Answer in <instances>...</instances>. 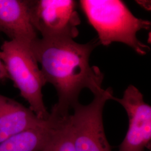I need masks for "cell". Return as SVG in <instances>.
<instances>
[{
	"instance_id": "7a4b0ae2",
	"label": "cell",
	"mask_w": 151,
	"mask_h": 151,
	"mask_svg": "<svg viewBox=\"0 0 151 151\" xmlns=\"http://www.w3.org/2000/svg\"><path fill=\"white\" fill-rule=\"evenodd\" d=\"M81 9L96 32L100 44L108 46L122 43L139 55H146L150 47L138 39L141 30H149L151 22L134 16L120 0H81Z\"/></svg>"
},
{
	"instance_id": "ba28073f",
	"label": "cell",
	"mask_w": 151,
	"mask_h": 151,
	"mask_svg": "<svg viewBox=\"0 0 151 151\" xmlns=\"http://www.w3.org/2000/svg\"><path fill=\"white\" fill-rule=\"evenodd\" d=\"M29 108L0 94V142L13 135L45 124Z\"/></svg>"
},
{
	"instance_id": "3957f363",
	"label": "cell",
	"mask_w": 151,
	"mask_h": 151,
	"mask_svg": "<svg viewBox=\"0 0 151 151\" xmlns=\"http://www.w3.org/2000/svg\"><path fill=\"white\" fill-rule=\"evenodd\" d=\"M0 58L9 79L29 103V108L39 119H48L42 93L47 83L30 45L17 40H6L1 46Z\"/></svg>"
},
{
	"instance_id": "52a82bcc",
	"label": "cell",
	"mask_w": 151,
	"mask_h": 151,
	"mask_svg": "<svg viewBox=\"0 0 151 151\" xmlns=\"http://www.w3.org/2000/svg\"><path fill=\"white\" fill-rule=\"evenodd\" d=\"M0 32L31 45L38 39L31 22L27 0H0Z\"/></svg>"
},
{
	"instance_id": "8fae6325",
	"label": "cell",
	"mask_w": 151,
	"mask_h": 151,
	"mask_svg": "<svg viewBox=\"0 0 151 151\" xmlns=\"http://www.w3.org/2000/svg\"><path fill=\"white\" fill-rule=\"evenodd\" d=\"M9 79V77L6 70L5 65L0 58V83L4 82Z\"/></svg>"
},
{
	"instance_id": "9c48e42d",
	"label": "cell",
	"mask_w": 151,
	"mask_h": 151,
	"mask_svg": "<svg viewBox=\"0 0 151 151\" xmlns=\"http://www.w3.org/2000/svg\"><path fill=\"white\" fill-rule=\"evenodd\" d=\"M49 121L0 142V151H42L48 136Z\"/></svg>"
},
{
	"instance_id": "5b68a950",
	"label": "cell",
	"mask_w": 151,
	"mask_h": 151,
	"mask_svg": "<svg viewBox=\"0 0 151 151\" xmlns=\"http://www.w3.org/2000/svg\"><path fill=\"white\" fill-rule=\"evenodd\" d=\"M32 25L46 40L73 39L81 24L74 0H27Z\"/></svg>"
},
{
	"instance_id": "6da1fadb",
	"label": "cell",
	"mask_w": 151,
	"mask_h": 151,
	"mask_svg": "<svg viewBox=\"0 0 151 151\" xmlns=\"http://www.w3.org/2000/svg\"><path fill=\"white\" fill-rule=\"evenodd\" d=\"M100 45L97 39L85 44L73 39L46 40L38 38L30 47L46 83L54 86L58 101L50 113L60 117L70 114L71 108L78 102L84 88L95 95L103 90L104 75L100 69L90 65L92 51Z\"/></svg>"
},
{
	"instance_id": "8992f818",
	"label": "cell",
	"mask_w": 151,
	"mask_h": 151,
	"mask_svg": "<svg viewBox=\"0 0 151 151\" xmlns=\"http://www.w3.org/2000/svg\"><path fill=\"white\" fill-rule=\"evenodd\" d=\"M112 100L124 108L129 119V127L119 151H143L151 139V106L145 102L143 94L136 87L130 85L121 99Z\"/></svg>"
},
{
	"instance_id": "30bf717a",
	"label": "cell",
	"mask_w": 151,
	"mask_h": 151,
	"mask_svg": "<svg viewBox=\"0 0 151 151\" xmlns=\"http://www.w3.org/2000/svg\"><path fill=\"white\" fill-rule=\"evenodd\" d=\"M68 115L60 117L49 113L48 136L42 151H76Z\"/></svg>"
},
{
	"instance_id": "277c9868",
	"label": "cell",
	"mask_w": 151,
	"mask_h": 151,
	"mask_svg": "<svg viewBox=\"0 0 151 151\" xmlns=\"http://www.w3.org/2000/svg\"><path fill=\"white\" fill-rule=\"evenodd\" d=\"M93 95L87 105L77 103L73 114L68 115L76 151H111L104 127L103 110L113 92L109 87Z\"/></svg>"
}]
</instances>
